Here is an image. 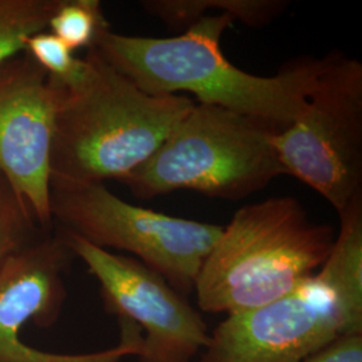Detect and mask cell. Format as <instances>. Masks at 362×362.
I'll return each instance as SVG.
<instances>
[{
  "label": "cell",
  "mask_w": 362,
  "mask_h": 362,
  "mask_svg": "<svg viewBox=\"0 0 362 362\" xmlns=\"http://www.w3.org/2000/svg\"><path fill=\"white\" fill-rule=\"evenodd\" d=\"M233 22L230 15L212 13L172 38L132 37L109 28L93 47L148 94H192L197 104L255 117L284 130L303 112L326 57L290 62L272 77L250 74L231 64L220 46Z\"/></svg>",
  "instance_id": "cell-1"
},
{
  "label": "cell",
  "mask_w": 362,
  "mask_h": 362,
  "mask_svg": "<svg viewBox=\"0 0 362 362\" xmlns=\"http://www.w3.org/2000/svg\"><path fill=\"white\" fill-rule=\"evenodd\" d=\"M57 105L50 181H119L139 168L194 107L188 95H152L109 65L94 47Z\"/></svg>",
  "instance_id": "cell-2"
},
{
  "label": "cell",
  "mask_w": 362,
  "mask_h": 362,
  "mask_svg": "<svg viewBox=\"0 0 362 362\" xmlns=\"http://www.w3.org/2000/svg\"><path fill=\"white\" fill-rule=\"evenodd\" d=\"M338 216L324 266L285 297L227 315L194 362H302L362 334V196Z\"/></svg>",
  "instance_id": "cell-3"
},
{
  "label": "cell",
  "mask_w": 362,
  "mask_h": 362,
  "mask_svg": "<svg viewBox=\"0 0 362 362\" xmlns=\"http://www.w3.org/2000/svg\"><path fill=\"white\" fill-rule=\"evenodd\" d=\"M336 233L290 196L235 212L204 260L194 293L202 311L236 314L285 297L330 257Z\"/></svg>",
  "instance_id": "cell-4"
},
{
  "label": "cell",
  "mask_w": 362,
  "mask_h": 362,
  "mask_svg": "<svg viewBox=\"0 0 362 362\" xmlns=\"http://www.w3.org/2000/svg\"><path fill=\"white\" fill-rule=\"evenodd\" d=\"M278 132L255 117L194 103L155 153L119 182L143 199L192 191L240 200L286 175L274 146Z\"/></svg>",
  "instance_id": "cell-5"
},
{
  "label": "cell",
  "mask_w": 362,
  "mask_h": 362,
  "mask_svg": "<svg viewBox=\"0 0 362 362\" xmlns=\"http://www.w3.org/2000/svg\"><path fill=\"white\" fill-rule=\"evenodd\" d=\"M54 226L93 246L129 252L181 296L194 293L204 260L223 227L169 216L124 202L105 182L50 181Z\"/></svg>",
  "instance_id": "cell-6"
},
{
  "label": "cell",
  "mask_w": 362,
  "mask_h": 362,
  "mask_svg": "<svg viewBox=\"0 0 362 362\" xmlns=\"http://www.w3.org/2000/svg\"><path fill=\"white\" fill-rule=\"evenodd\" d=\"M286 175L321 194L337 214L362 196V65L341 52L326 62L297 119L274 136Z\"/></svg>",
  "instance_id": "cell-7"
},
{
  "label": "cell",
  "mask_w": 362,
  "mask_h": 362,
  "mask_svg": "<svg viewBox=\"0 0 362 362\" xmlns=\"http://www.w3.org/2000/svg\"><path fill=\"white\" fill-rule=\"evenodd\" d=\"M58 231L74 258L81 259L100 284L105 309L141 332L140 362L197 358L211 332L187 298L140 260L93 246L76 233Z\"/></svg>",
  "instance_id": "cell-8"
},
{
  "label": "cell",
  "mask_w": 362,
  "mask_h": 362,
  "mask_svg": "<svg viewBox=\"0 0 362 362\" xmlns=\"http://www.w3.org/2000/svg\"><path fill=\"white\" fill-rule=\"evenodd\" d=\"M74 259L57 227L39 233L0 266V362H121L139 356L141 332L118 321L121 337L109 349L62 354L34 349L22 341L28 321L52 326L65 303V274Z\"/></svg>",
  "instance_id": "cell-9"
},
{
  "label": "cell",
  "mask_w": 362,
  "mask_h": 362,
  "mask_svg": "<svg viewBox=\"0 0 362 362\" xmlns=\"http://www.w3.org/2000/svg\"><path fill=\"white\" fill-rule=\"evenodd\" d=\"M61 91L26 52L0 65V175L46 233L54 230L50 152Z\"/></svg>",
  "instance_id": "cell-10"
},
{
  "label": "cell",
  "mask_w": 362,
  "mask_h": 362,
  "mask_svg": "<svg viewBox=\"0 0 362 362\" xmlns=\"http://www.w3.org/2000/svg\"><path fill=\"white\" fill-rule=\"evenodd\" d=\"M285 0H145L144 10L169 28L188 30L207 16L208 11L230 15L251 27L272 23L288 7Z\"/></svg>",
  "instance_id": "cell-11"
},
{
  "label": "cell",
  "mask_w": 362,
  "mask_h": 362,
  "mask_svg": "<svg viewBox=\"0 0 362 362\" xmlns=\"http://www.w3.org/2000/svg\"><path fill=\"white\" fill-rule=\"evenodd\" d=\"M61 0H0V65L25 52L27 39L46 31Z\"/></svg>",
  "instance_id": "cell-12"
},
{
  "label": "cell",
  "mask_w": 362,
  "mask_h": 362,
  "mask_svg": "<svg viewBox=\"0 0 362 362\" xmlns=\"http://www.w3.org/2000/svg\"><path fill=\"white\" fill-rule=\"evenodd\" d=\"M47 27L52 35L74 52L93 47L110 25L98 0H61Z\"/></svg>",
  "instance_id": "cell-13"
},
{
  "label": "cell",
  "mask_w": 362,
  "mask_h": 362,
  "mask_svg": "<svg viewBox=\"0 0 362 362\" xmlns=\"http://www.w3.org/2000/svg\"><path fill=\"white\" fill-rule=\"evenodd\" d=\"M61 88H71L82 77L83 58H77L61 39L42 31L27 39L25 52Z\"/></svg>",
  "instance_id": "cell-14"
},
{
  "label": "cell",
  "mask_w": 362,
  "mask_h": 362,
  "mask_svg": "<svg viewBox=\"0 0 362 362\" xmlns=\"http://www.w3.org/2000/svg\"><path fill=\"white\" fill-rule=\"evenodd\" d=\"M40 233L26 203L0 175V266Z\"/></svg>",
  "instance_id": "cell-15"
},
{
  "label": "cell",
  "mask_w": 362,
  "mask_h": 362,
  "mask_svg": "<svg viewBox=\"0 0 362 362\" xmlns=\"http://www.w3.org/2000/svg\"><path fill=\"white\" fill-rule=\"evenodd\" d=\"M302 362H362V334L344 337Z\"/></svg>",
  "instance_id": "cell-16"
}]
</instances>
